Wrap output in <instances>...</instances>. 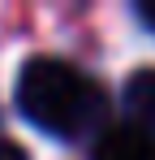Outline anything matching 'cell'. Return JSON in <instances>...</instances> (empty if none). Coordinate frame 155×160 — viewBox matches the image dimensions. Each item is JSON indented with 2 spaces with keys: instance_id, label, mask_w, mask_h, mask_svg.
Wrapping results in <instances>:
<instances>
[{
  "instance_id": "1",
  "label": "cell",
  "mask_w": 155,
  "mask_h": 160,
  "mask_svg": "<svg viewBox=\"0 0 155 160\" xmlns=\"http://www.w3.org/2000/svg\"><path fill=\"white\" fill-rule=\"evenodd\" d=\"M13 104L35 130L56 134L65 143L99 138L108 130V95L91 74H82L65 56H30L17 69Z\"/></svg>"
},
{
  "instance_id": "3",
  "label": "cell",
  "mask_w": 155,
  "mask_h": 160,
  "mask_svg": "<svg viewBox=\"0 0 155 160\" xmlns=\"http://www.w3.org/2000/svg\"><path fill=\"white\" fill-rule=\"evenodd\" d=\"M121 108L134 126L155 134V65H142L121 82Z\"/></svg>"
},
{
  "instance_id": "2",
  "label": "cell",
  "mask_w": 155,
  "mask_h": 160,
  "mask_svg": "<svg viewBox=\"0 0 155 160\" xmlns=\"http://www.w3.org/2000/svg\"><path fill=\"white\" fill-rule=\"evenodd\" d=\"M91 160H155V134L134 121H116L91 143Z\"/></svg>"
},
{
  "instance_id": "5",
  "label": "cell",
  "mask_w": 155,
  "mask_h": 160,
  "mask_svg": "<svg viewBox=\"0 0 155 160\" xmlns=\"http://www.w3.org/2000/svg\"><path fill=\"white\" fill-rule=\"evenodd\" d=\"M0 160H30V156H26V147H17L13 138H0Z\"/></svg>"
},
{
  "instance_id": "4",
  "label": "cell",
  "mask_w": 155,
  "mask_h": 160,
  "mask_svg": "<svg viewBox=\"0 0 155 160\" xmlns=\"http://www.w3.org/2000/svg\"><path fill=\"white\" fill-rule=\"evenodd\" d=\"M134 18H138L142 26L155 30V0H138V4H134Z\"/></svg>"
}]
</instances>
